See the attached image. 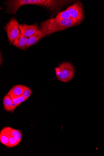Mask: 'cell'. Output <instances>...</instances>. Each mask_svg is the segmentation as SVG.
I'll return each instance as SVG.
<instances>
[{
  "label": "cell",
  "instance_id": "cell-1",
  "mask_svg": "<svg viewBox=\"0 0 104 156\" xmlns=\"http://www.w3.org/2000/svg\"><path fill=\"white\" fill-rule=\"evenodd\" d=\"M72 2L71 1L56 0H10L6 2L7 6L6 12L11 15H16L20 7L25 5H38L55 11Z\"/></svg>",
  "mask_w": 104,
  "mask_h": 156
},
{
  "label": "cell",
  "instance_id": "cell-2",
  "mask_svg": "<svg viewBox=\"0 0 104 156\" xmlns=\"http://www.w3.org/2000/svg\"><path fill=\"white\" fill-rule=\"evenodd\" d=\"M77 25L71 19L58 20L54 18L42 22L40 28L48 36L54 33L64 31Z\"/></svg>",
  "mask_w": 104,
  "mask_h": 156
},
{
  "label": "cell",
  "instance_id": "cell-3",
  "mask_svg": "<svg viewBox=\"0 0 104 156\" xmlns=\"http://www.w3.org/2000/svg\"><path fill=\"white\" fill-rule=\"evenodd\" d=\"M57 79L62 82L67 83L70 81L75 73V69L70 62H65L55 69Z\"/></svg>",
  "mask_w": 104,
  "mask_h": 156
},
{
  "label": "cell",
  "instance_id": "cell-4",
  "mask_svg": "<svg viewBox=\"0 0 104 156\" xmlns=\"http://www.w3.org/2000/svg\"><path fill=\"white\" fill-rule=\"evenodd\" d=\"M69 12L71 19L79 25L83 20L84 12L83 5L80 1H77L67 9Z\"/></svg>",
  "mask_w": 104,
  "mask_h": 156
},
{
  "label": "cell",
  "instance_id": "cell-5",
  "mask_svg": "<svg viewBox=\"0 0 104 156\" xmlns=\"http://www.w3.org/2000/svg\"><path fill=\"white\" fill-rule=\"evenodd\" d=\"M19 25L16 19L14 18H11L6 25L5 30L10 44H13L19 34Z\"/></svg>",
  "mask_w": 104,
  "mask_h": 156
},
{
  "label": "cell",
  "instance_id": "cell-6",
  "mask_svg": "<svg viewBox=\"0 0 104 156\" xmlns=\"http://www.w3.org/2000/svg\"><path fill=\"white\" fill-rule=\"evenodd\" d=\"M19 27L23 34L27 37H29L37 31L38 30V23L32 25L23 23L19 25Z\"/></svg>",
  "mask_w": 104,
  "mask_h": 156
},
{
  "label": "cell",
  "instance_id": "cell-7",
  "mask_svg": "<svg viewBox=\"0 0 104 156\" xmlns=\"http://www.w3.org/2000/svg\"><path fill=\"white\" fill-rule=\"evenodd\" d=\"M47 36L46 33L40 28L35 34L28 38L27 47H30L35 44L41 39Z\"/></svg>",
  "mask_w": 104,
  "mask_h": 156
},
{
  "label": "cell",
  "instance_id": "cell-8",
  "mask_svg": "<svg viewBox=\"0 0 104 156\" xmlns=\"http://www.w3.org/2000/svg\"><path fill=\"white\" fill-rule=\"evenodd\" d=\"M28 38L20 31L17 37L13 42L14 46L23 50L26 51L27 48V44Z\"/></svg>",
  "mask_w": 104,
  "mask_h": 156
},
{
  "label": "cell",
  "instance_id": "cell-9",
  "mask_svg": "<svg viewBox=\"0 0 104 156\" xmlns=\"http://www.w3.org/2000/svg\"><path fill=\"white\" fill-rule=\"evenodd\" d=\"M11 127H6L3 129L0 133V142L7 147L9 140L11 135Z\"/></svg>",
  "mask_w": 104,
  "mask_h": 156
},
{
  "label": "cell",
  "instance_id": "cell-10",
  "mask_svg": "<svg viewBox=\"0 0 104 156\" xmlns=\"http://www.w3.org/2000/svg\"><path fill=\"white\" fill-rule=\"evenodd\" d=\"M25 88V86L21 84L13 86L9 92L12 95L16 97L23 95Z\"/></svg>",
  "mask_w": 104,
  "mask_h": 156
},
{
  "label": "cell",
  "instance_id": "cell-11",
  "mask_svg": "<svg viewBox=\"0 0 104 156\" xmlns=\"http://www.w3.org/2000/svg\"><path fill=\"white\" fill-rule=\"evenodd\" d=\"M3 103L5 110L6 111L10 112L13 103L11 99L6 95L4 98Z\"/></svg>",
  "mask_w": 104,
  "mask_h": 156
},
{
  "label": "cell",
  "instance_id": "cell-12",
  "mask_svg": "<svg viewBox=\"0 0 104 156\" xmlns=\"http://www.w3.org/2000/svg\"><path fill=\"white\" fill-rule=\"evenodd\" d=\"M55 18L58 20L71 19L70 14L67 9L59 13Z\"/></svg>",
  "mask_w": 104,
  "mask_h": 156
},
{
  "label": "cell",
  "instance_id": "cell-13",
  "mask_svg": "<svg viewBox=\"0 0 104 156\" xmlns=\"http://www.w3.org/2000/svg\"><path fill=\"white\" fill-rule=\"evenodd\" d=\"M11 135L20 142L22 138V132L21 131L12 128Z\"/></svg>",
  "mask_w": 104,
  "mask_h": 156
},
{
  "label": "cell",
  "instance_id": "cell-14",
  "mask_svg": "<svg viewBox=\"0 0 104 156\" xmlns=\"http://www.w3.org/2000/svg\"><path fill=\"white\" fill-rule=\"evenodd\" d=\"M20 143V142L11 135L9 137L7 147L9 148H13L17 146Z\"/></svg>",
  "mask_w": 104,
  "mask_h": 156
},
{
  "label": "cell",
  "instance_id": "cell-15",
  "mask_svg": "<svg viewBox=\"0 0 104 156\" xmlns=\"http://www.w3.org/2000/svg\"><path fill=\"white\" fill-rule=\"evenodd\" d=\"M32 90L27 87L25 86V89L23 94V97L27 100L30 97Z\"/></svg>",
  "mask_w": 104,
  "mask_h": 156
},
{
  "label": "cell",
  "instance_id": "cell-16",
  "mask_svg": "<svg viewBox=\"0 0 104 156\" xmlns=\"http://www.w3.org/2000/svg\"><path fill=\"white\" fill-rule=\"evenodd\" d=\"M7 95L9 96V97L11 99L13 102L14 103L16 104L18 106L20 105V102L17 100L16 96L12 95L9 92H8L7 93Z\"/></svg>",
  "mask_w": 104,
  "mask_h": 156
},
{
  "label": "cell",
  "instance_id": "cell-17",
  "mask_svg": "<svg viewBox=\"0 0 104 156\" xmlns=\"http://www.w3.org/2000/svg\"><path fill=\"white\" fill-rule=\"evenodd\" d=\"M17 106H18L17 105L13 102L10 112H12L13 111Z\"/></svg>",
  "mask_w": 104,
  "mask_h": 156
},
{
  "label": "cell",
  "instance_id": "cell-18",
  "mask_svg": "<svg viewBox=\"0 0 104 156\" xmlns=\"http://www.w3.org/2000/svg\"><path fill=\"white\" fill-rule=\"evenodd\" d=\"M19 97L20 104L27 100L26 99L23 97V95Z\"/></svg>",
  "mask_w": 104,
  "mask_h": 156
},
{
  "label": "cell",
  "instance_id": "cell-19",
  "mask_svg": "<svg viewBox=\"0 0 104 156\" xmlns=\"http://www.w3.org/2000/svg\"><path fill=\"white\" fill-rule=\"evenodd\" d=\"M2 53H1V65H2V61H3V60H2Z\"/></svg>",
  "mask_w": 104,
  "mask_h": 156
}]
</instances>
